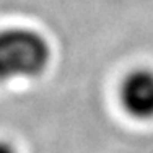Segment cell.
Segmentation results:
<instances>
[{
  "label": "cell",
  "mask_w": 153,
  "mask_h": 153,
  "mask_svg": "<svg viewBox=\"0 0 153 153\" xmlns=\"http://www.w3.org/2000/svg\"><path fill=\"white\" fill-rule=\"evenodd\" d=\"M51 46L30 28L0 30V83L38 78L51 64Z\"/></svg>",
  "instance_id": "6da1fadb"
},
{
  "label": "cell",
  "mask_w": 153,
  "mask_h": 153,
  "mask_svg": "<svg viewBox=\"0 0 153 153\" xmlns=\"http://www.w3.org/2000/svg\"><path fill=\"white\" fill-rule=\"evenodd\" d=\"M119 100L124 111L137 121L153 119V70L135 68L124 76Z\"/></svg>",
  "instance_id": "7a4b0ae2"
},
{
  "label": "cell",
  "mask_w": 153,
  "mask_h": 153,
  "mask_svg": "<svg viewBox=\"0 0 153 153\" xmlns=\"http://www.w3.org/2000/svg\"><path fill=\"white\" fill-rule=\"evenodd\" d=\"M0 153H16L15 148L7 142H0Z\"/></svg>",
  "instance_id": "3957f363"
}]
</instances>
